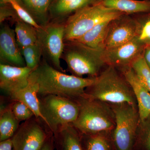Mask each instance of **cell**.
I'll return each instance as SVG.
<instances>
[{
    "instance_id": "obj_1",
    "label": "cell",
    "mask_w": 150,
    "mask_h": 150,
    "mask_svg": "<svg viewBox=\"0 0 150 150\" xmlns=\"http://www.w3.org/2000/svg\"><path fill=\"white\" fill-rule=\"evenodd\" d=\"M39 85L38 95H54L76 100L84 96L86 90L96 81V77L83 78L62 73L46 62L33 71Z\"/></svg>"
},
{
    "instance_id": "obj_2",
    "label": "cell",
    "mask_w": 150,
    "mask_h": 150,
    "mask_svg": "<svg viewBox=\"0 0 150 150\" xmlns=\"http://www.w3.org/2000/svg\"><path fill=\"white\" fill-rule=\"evenodd\" d=\"M79 111L72 125L83 135H107L115 126L114 111L110 105L85 96L76 100Z\"/></svg>"
},
{
    "instance_id": "obj_3",
    "label": "cell",
    "mask_w": 150,
    "mask_h": 150,
    "mask_svg": "<svg viewBox=\"0 0 150 150\" xmlns=\"http://www.w3.org/2000/svg\"><path fill=\"white\" fill-rule=\"evenodd\" d=\"M118 71L108 66L97 77L93 85L88 88L90 91L86 92L84 96L110 105L127 103L137 106L131 86Z\"/></svg>"
},
{
    "instance_id": "obj_4",
    "label": "cell",
    "mask_w": 150,
    "mask_h": 150,
    "mask_svg": "<svg viewBox=\"0 0 150 150\" xmlns=\"http://www.w3.org/2000/svg\"><path fill=\"white\" fill-rule=\"evenodd\" d=\"M124 14L108 8L102 2L88 6L69 17L65 23L64 41L78 40L101 22Z\"/></svg>"
},
{
    "instance_id": "obj_5",
    "label": "cell",
    "mask_w": 150,
    "mask_h": 150,
    "mask_svg": "<svg viewBox=\"0 0 150 150\" xmlns=\"http://www.w3.org/2000/svg\"><path fill=\"white\" fill-rule=\"evenodd\" d=\"M68 42L69 47L64 54V59L73 75L97 77L106 65L102 57L104 49L90 48L76 41Z\"/></svg>"
},
{
    "instance_id": "obj_6",
    "label": "cell",
    "mask_w": 150,
    "mask_h": 150,
    "mask_svg": "<svg viewBox=\"0 0 150 150\" xmlns=\"http://www.w3.org/2000/svg\"><path fill=\"white\" fill-rule=\"evenodd\" d=\"M42 97L39 99L40 112L45 123L54 133L76 120L79 111L76 101L54 95Z\"/></svg>"
},
{
    "instance_id": "obj_7",
    "label": "cell",
    "mask_w": 150,
    "mask_h": 150,
    "mask_svg": "<svg viewBox=\"0 0 150 150\" xmlns=\"http://www.w3.org/2000/svg\"><path fill=\"white\" fill-rule=\"evenodd\" d=\"M110 105L115 115L113 139L116 149L134 150L140 121L138 106L127 103Z\"/></svg>"
},
{
    "instance_id": "obj_8",
    "label": "cell",
    "mask_w": 150,
    "mask_h": 150,
    "mask_svg": "<svg viewBox=\"0 0 150 150\" xmlns=\"http://www.w3.org/2000/svg\"><path fill=\"white\" fill-rule=\"evenodd\" d=\"M65 24L48 23L37 29L38 40L44 53L56 69L64 71L60 59L64 49Z\"/></svg>"
},
{
    "instance_id": "obj_9",
    "label": "cell",
    "mask_w": 150,
    "mask_h": 150,
    "mask_svg": "<svg viewBox=\"0 0 150 150\" xmlns=\"http://www.w3.org/2000/svg\"><path fill=\"white\" fill-rule=\"evenodd\" d=\"M145 47L136 36L121 46L104 49L102 57L106 65L121 71L131 67L134 61L143 55Z\"/></svg>"
},
{
    "instance_id": "obj_10",
    "label": "cell",
    "mask_w": 150,
    "mask_h": 150,
    "mask_svg": "<svg viewBox=\"0 0 150 150\" xmlns=\"http://www.w3.org/2000/svg\"><path fill=\"white\" fill-rule=\"evenodd\" d=\"M139 21L122 15L110 21L104 43V49L121 46L137 36Z\"/></svg>"
},
{
    "instance_id": "obj_11",
    "label": "cell",
    "mask_w": 150,
    "mask_h": 150,
    "mask_svg": "<svg viewBox=\"0 0 150 150\" xmlns=\"http://www.w3.org/2000/svg\"><path fill=\"white\" fill-rule=\"evenodd\" d=\"M47 138L38 122L29 119L19 127L11 138L13 150H40Z\"/></svg>"
},
{
    "instance_id": "obj_12",
    "label": "cell",
    "mask_w": 150,
    "mask_h": 150,
    "mask_svg": "<svg viewBox=\"0 0 150 150\" xmlns=\"http://www.w3.org/2000/svg\"><path fill=\"white\" fill-rule=\"evenodd\" d=\"M27 67L0 64V87L10 96L24 88L27 85L33 71Z\"/></svg>"
},
{
    "instance_id": "obj_13",
    "label": "cell",
    "mask_w": 150,
    "mask_h": 150,
    "mask_svg": "<svg viewBox=\"0 0 150 150\" xmlns=\"http://www.w3.org/2000/svg\"><path fill=\"white\" fill-rule=\"evenodd\" d=\"M0 58L12 66H26L17 43L15 30L8 25L3 26L0 31Z\"/></svg>"
},
{
    "instance_id": "obj_14",
    "label": "cell",
    "mask_w": 150,
    "mask_h": 150,
    "mask_svg": "<svg viewBox=\"0 0 150 150\" xmlns=\"http://www.w3.org/2000/svg\"><path fill=\"white\" fill-rule=\"evenodd\" d=\"M131 86L137 100L140 121L150 116V92L142 84L131 67L120 71Z\"/></svg>"
},
{
    "instance_id": "obj_15",
    "label": "cell",
    "mask_w": 150,
    "mask_h": 150,
    "mask_svg": "<svg viewBox=\"0 0 150 150\" xmlns=\"http://www.w3.org/2000/svg\"><path fill=\"white\" fill-rule=\"evenodd\" d=\"M39 85L33 71L30 76L27 85L11 96L14 101H19L29 108L35 118L45 123V119L40 112V102L38 97Z\"/></svg>"
},
{
    "instance_id": "obj_16",
    "label": "cell",
    "mask_w": 150,
    "mask_h": 150,
    "mask_svg": "<svg viewBox=\"0 0 150 150\" xmlns=\"http://www.w3.org/2000/svg\"><path fill=\"white\" fill-rule=\"evenodd\" d=\"M102 0H54L49 14L53 18H62L88 6L101 2Z\"/></svg>"
},
{
    "instance_id": "obj_17",
    "label": "cell",
    "mask_w": 150,
    "mask_h": 150,
    "mask_svg": "<svg viewBox=\"0 0 150 150\" xmlns=\"http://www.w3.org/2000/svg\"><path fill=\"white\" fill-rule=\"evenodd\" d=\"M79 133L72 124L59 129L55 133L57 150H84Z\"/></svg>"
},
{
    "instance_id": "obj_18",
    "label": "cell",
    "mask_w": 150,
    "mask_h": 150,
    "mask_svg": "<svg viewBox=\"0 0 150 150\" xmlns=\"http://www.w3.org/2000/svg\"><path fill=\"white\" fill-rule=\"evenodd\" d=\"M113 19L101 22L86 33L78 40H74L90 48L104 49V43L110 21Z\"/></svg>"
},
{
    "instance_id": "obj_19",
    "label": "cell",
    "mask_w": 150,
    "mask_h": 150,
    "mask_svg": "<svg viewBox=\"0 0 150 150\" xmlns=\"http://www.w3.org/2000/svg\"><path fill=\"white\" fill-rule=\"evenodd\" d=\"M101 2L107 7L125 14L150 13V0H102Z\"/></svg>"
},
{
    "instance_id": "obj_20",
    "label": "cell",
    "mask_w": 150,
    "mask_h": 150,
    "mask_svg": "<svg viewBox=\"0 0 150 150\" xmlns=\"http://www.w3.org/2000/svg\"><path fill=\"white\" fill-rule=\"evenodd\" d=\"M38 23L44 26L49 23V10L54 0H17Z\"/></svg>"
},
{
    "instance_id": "obj_21",
    "label": "cell",
    "mask_w": 150,
    "mask_h": 150,
    "mask_svg": "<svg viewBox=\"0 0 150 150\" xmlns=\"http://www.w3.org/2000/svg\"><path fill=\"white\" fill-rule=\"evenodd\" d=\"M15 32L20 49L35 44L38 41L37 29L21 20L16 21Z\"/></svg>"
},
{
    "instance_id": "obj_22",
    "label": "cell",
    "mask_w": 150,
    "mask_h": 150,
    "mask_svg": "<svg viewBox=\"0 0 150 150\" xmlns=\"http://www.w3.org/2000/svg\"><path fill=\"white\" fill-rule=\"evenodd\" d=\"M20 121L15 116L11 107L1 111L0 117V141L11 139L19 128Z\"/></svg>"
},
{
    "instance_id": "obj_23",
    "label": "cell",
    "mask_w": 150,
    "mask_h": 150,
    "mask_svg": "<svg viewBox=\"0 0 150 150\" xmlns=\"http://www.w3.org/2000/svg\"><path fill=\"white\" fill-rule=\"evenodd\" d=\"M21 52L24 58L25 66L30 69L35 70L40 65V57L43 50L39 40L37 43L21 48Z\"/></svg>"
},
{
    "instance_id": "obj_24",
    "label": "cell",
    "mask_w": 150,
    "mask_h": 150,
    "mask_svg": "<svg viewBox=\"0 0 150 150\" xmlns=\"http://www.w3.org/2000/svg\"><path fill=\"white\" fill-rule=\"evenodd\" d=\"M136 148L138 150H150V116L139 121L134 149Z\"/></svg>"
},
{
    "instance_id": "obj_25",
    "label": "cell",
    "mask_w": 150,
    "mask_h": 150,
    "mask_svg": "<svg viewBox=\"0 0 150 150\" xmlns=\"http://www.w3.org/2000/svg\"><path fill=\"white\" fill-rule=\"evenodd\" d=\"M131 67L142 84L150 92V69L146 64L143 55L134 61Z\"/></svg>"
},
{
    "instance_id": "obj_26",
    "label": "cell",
    "mask_w": 150,
    "mask_h": 150,
    "mask_svg": "<svg viewBox=\"0 0 150 150\" xmlns=\"http://www.w3.org/2000/svg\"><path fill=\"white\" fill-rule=\"evenodd\" d=\"M86 137L84 150H111V145L106 135H84Z\"/></svg>"
},
{
    "instance_id": "obj_27",
    "label": "cell",
    "mask_w": 150,
    "mask_h": 150,
    "mask_svg": "<svg viewBox=\"0 0 150 150\" xmlns=\"http://www.w3.org/2000/svg\"><path fill=\"white\" fill-rule=\"evenodd\" d=\"M9 4L14 10L19 19L32 25L37 29H40L42 28V26L37 23L31 15L18 1L17 0H11Z\"/></svg>"
},
{
    "instance_id": "obj_28",
    "label": "cell",
    "mask_w": 150,
    "mask_h": 150,
    "mask_svg": "<svg viewBox=\"0 0 150 150\" xmlns=\"http://www.w3.org/2000/svg\"><path fill=\"white\" fill-rule=\"evenodd\" d=\"M11 108L15 116L19 121H27L35 116L32 110L21 101H14Z\"/></svg>"
},
{
    "instance_id": "obj_29",
    "label": "cell",
    "mask_w": 150,
    "mask_h": 150,
    "mask_svg": "<svg viewBox=\"0 0 150 150\" xmlns=\"http://www.w3.org/2000/svg\"><path fill=\"white\" fill-rule=\"evenodd\" d=\"M137 37L145 46H150V13L143 20H138Z\"/></svg>"
},
{
    "instance_id": "obj_30",
    "label": "cell",
    "mask_w": 150,
    "mask_h": 150,
    "mask_svg": "<svg viewBox=\"0 0 150 150\" xmlns=\"http://www.w3.org/2000/svg\"><path fill=\"white\" fill-rule=\"evenodd\" d=\"M5 4H1V8H0V23H1L4 21L6 19L8 18L14 16V13H16L13 8H9L6 6Z\"/></svg>"
},
{
    "instance_id": "obj_31",
    "label": "cell",
    "mask_w": 150,
    "mask_h": 150,
    "mask_svg": "<svg viewBox=\"0 0 150 150\" xmlns=\"http://www.w3.org/2000/svg\"><path fill=\"white\" fill-rule=\"evenodd\" d=\"M0 150H13L11 139L1 142Z\"/></svg>"
},
{
    "instance_id": "obj_32",
    "label": "cell",
    "mask_w": 150,
    "mask_h": 150,
    "mask_svg": "<svg viewBox=\"0 0 150 150\" xmlns=\"http://www.w3.org/2000/svg\"><path fill=\"white\" fill-rule=\"evenodd\" d=\"M143 56L146 64L150 69V46L145 47Z\"/></svg>"
},
{
    "instance_id": "obj_33",
    "label": "cell",
    "mask_w": 150,
    "mask_h": 150,
    "mask_svg": "<svg viewBox=\"0 0 150 150\" xmlns=\"http://www.w3.org/2000/svg\"><path fill=\"white\" fill-rule=\"evenodd\" d=\"M40 150H54L53 146L51 142L46 141L45 144L43 145V147Z\"/></svg>"
},
{
    "instance_id": "obj_34",
    "label": "cell",
    "mask_w": 150,
    "mask_h": 150,
    "mask_svg": "<svg viewBox=\"0 0 150 150\" xmlns=\"http://www.w3.org/2000/svg\"><path fill=\"white\" fill-rule=\"evenodd\" d=\"M11 0H1V4H10Z\"/></svg>"
}]
</instances>
